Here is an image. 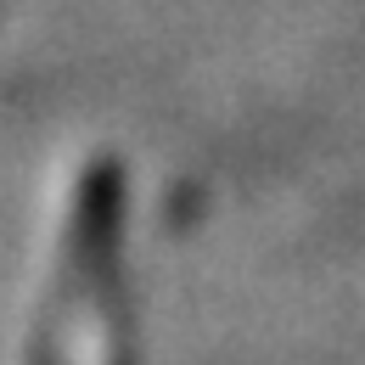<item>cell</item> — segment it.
Instances as JSON below:
<instances>
[{
	"instance_id": "cell-1",
	"label": "cell",
	"mask_w": 365,
	"mask_h": 365,
	"mask_svg": "<svg viewBox=\"0 0 365 365\" xmlns=\"http://www.w3.org/2000/svg\"><path fill=\"white\" fill-rule=\"evenodd\" d=\"M46 365H130L118 292L107 287V253L85 236H79V270L68 275V287L56 298Z\"/></svg>"
}]
</instances>
